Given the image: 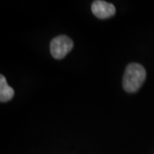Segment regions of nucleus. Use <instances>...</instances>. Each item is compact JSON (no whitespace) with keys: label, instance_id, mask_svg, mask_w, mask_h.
Here are the masks:
<instances>
[{"label":"nucleus","instance_id":"20e7f679","mask_svg":"<svg viewBox=\"0 0 154 154\" xmlns=\"http://www.w3.org/2000/svg\"><path fill=\"white\" fill-rule=\"evenodd\" d=\"M15 94L14 89L8 85L5 77L3 75H0V101L5 103L10 101Z\"/></svg>","mask_w":154,"mask_h":154},{"label":"nucleus","instance_id":"7ed1b4c3","mask_svg":"<svg viewBox=\"0 0 154 154\" xmlns=\"http://www.w3.org/2000/svg\"><path fill=\"white\" fill-rule=\"evenodd\" d=\"M92 11L96 17L100 19H106L115 15L116 8L112 4L108 2L97 0L92 4Z\"/></svg>","mask_w":154,"mask_h":154},{"label":"nucleus","instance_id":"f03ea898","mask_svg":"<svg viewBox=\"0 0 154 154\" xmlns=\"http://www.w3.org/2000/svg\"><path fill=\"white\" fill-rule=\"evenodd\" d=\"M73 46V41L69 37L66 35H59L51 40L50 50L54 58L62 59L71 51Z\"/></svg>","mask_w":154,"mask_h":154},{"label":"nucleus","instance_id":"f257e3e1","mask_svg":"<svg viewBox=\"0 0 154 154\" xmlns=\"http://www.w3.org/2000/svg\"><path fill=\"white\" fill-rule=\"evenodd\" d=\"M146 73L142 65L139 63H129L125 69L122 86L128 93H135L142 86L146 80Z\"/></svg>","mask_w":154,"mask_h":154}]
</instances>
